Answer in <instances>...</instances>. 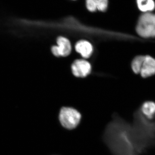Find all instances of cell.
<instances>
[{"label":"cell","mask_w":155,"mask_h":155,"mask_svg":"<svg viewBox=\"0 0 155 155\" xmlns=\"http://www.w3.org/2000/svg\"><path fill=\"white\" fill-rule=\"evenodd\" d=\"M142 77L147 78L155 74V59L151 56H145L140 73Z\"/></svg>","instance_id":"8992f818"},{"label":"cell","mask_w":155,"mask_h":155,"mask_svg":"<svg viewBox=\"0 0 155 155\" xmlns=\"http://www.w3.org/2000/svg\"><path fill=\"white\" fill-rule=\"evenodd\" d=\"M104 140L114 155H140L154 145V136L146 125L134 120L132 126L115 116L107 126Z\"/></svg>","instance_id":"6da1fadb"},{"label":"cell","mask_w":155,"mask_h":155,"mask_svg":"<svg viewBox=\"0 0 155 155\" xmlns=\"http://www.w3.org/2000/svg\"><path fill=\"white\" fill-rule=\"evenodd\" d=\"M108 0H86V5L87 10L91 12H95L97 10L106 11L107 8Z\"/></svg>","instance_id":"ba28073f"},{"label":"cell","mask_w":155,"mask_h":155,"mask_svg":"<svg viewBox=\"0 0 155 155\" xmlns=\"http://www.w3.org/2000/svg\"><path fill=\"white\" fill-rule=\"evenodd\" d=\"M81 115L75 109L63 107L60 111L59 119L62 126L68 129H73L79 124Z\"/></svg>","instance_id":"3957f363"},{"label":"cell","mask_w":155,"mask_h":155,"mask_svg":"<svg viewBox=\"0 0 155 155\" xmlns=\"http://www.w3.org/2000/svg\"><path fill=\"white\" fill-rule=\"evenodd\" d=\"M57 46L52 48V52L57 57H65L71 53L72 47L69 40L63 37H60L57 39Z\"/></svg>","instance_id":"277c9868"},{"label":"cell","mask_w":155,"mask_h":155,"mask_svg":"<svg viewBox=\"0 0 155 155\" xmlns=\"http://www.w3.org/2000/svg\"><path fill=\"white\" fill-rule=\"evenodd\" d=\"M138 8L145 13H150L155 8V4L153 0H137Z\"/></svg>","instance_id":"30bf717a"},{"label":"cell","mask_w":155,"mask_h":155,"mask_svg":"<svg viewBox=\"0 0 155 155\" xmlns=\"http://www.w3.org/2000/svg\"><path fill=\"white\" fill-rule=\"evenodd\" d=\"M75 48L76 51L84 58H89L93 51V48L91 44L84 40L78 42L75 45Z\"/></svg>","instance_id":"52a82bcc"},{"label":"cell","mask_w":155,"mask_h":155,"mask_svg":"<svg viewBox=\"0 0 155 155\" xmlns=\"http://www.w3.org/2000/svg\"><path fill=\"white\" fill-rule=\"evenodd\" d=\"M140 112L147 119L150 120L155 119V103L152 101H147L143 104Z\"/></svg>","instance_id":"9c48e42d"},{"label":"cell","mask_w":155,"mask_h":155,"mask_svg":"<svg viewBox=\"0 0 155 155\" xmlns=\"http://www.w3.org/2000/svg\"><path fill=\"white\" fill-rule=\"evenodd\" d=\"M136 31L143 38L155 37V14L147 13L142 15L139 19Z\"/></svg>","instance_id":"7a4b0ae2"},{"label":"cell","mask_w":155,"mask_h":155,"mask_svg":"<svg viewBox=\"0 0 155 155\" xmlns=\"http://www.w3.org/2000/svg\"><path fill=\"white\" fill-rule=\"evenodd\" d=\"M145 56H137L134 59L131 63V68L133 72L136 74L140 73L142 65L144 60Z\"/></svg>","instance_id":"8fae6325"},{"label":"cell","mask_w":155,"mask_h":155,"mask_svg":"<svg viewBox=\"0 0 155 155\" xmlns=\"http://www.w3.org/2000/svg\"><path fill=\"white\" fill-rule=\"evenodd\" d=\"M91 69L90 63L84 60H76L73 63L72 66L73 74L78 77L87 76L90 73Z\"/></svg>","instance_id":"5b68a950"}]
</instances>
